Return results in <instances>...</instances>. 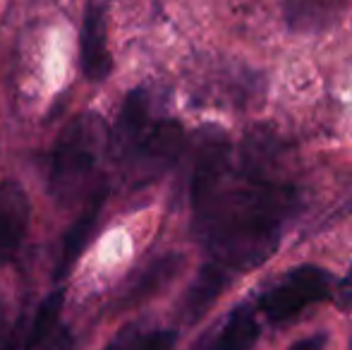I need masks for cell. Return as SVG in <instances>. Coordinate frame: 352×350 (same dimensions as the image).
I'll return each instance as SVG.
<instances>
[{"instance_id":"1","label":"cell","mask_w":352,"mask_h":350,"mask_svg":"<svg viewBox=\"0 0 352 350\" xmlns=\"http://www.w3.org/2000/svg\"><path fill=\"white\" fill-rule=\"evenodd\" d=\"M190 199L195 235L209 264L230 276L264 264L300 211L297 187L259 166L237 164L226 137H211L199 149Z\"/></svg>"},{"instance_id":"2","label":"cell","mask_w":352,"mask_h":350,"mask_svg":"<svg viewBox=\"0 0 352 350\" xmlns=\"http://www.w3.org/2000/svg\"><path fill=\"white\" fill-rule=\"evenodd\" d=\"M108 140L111 132L96 113L74 118L63 130L53 151L51 168V192L58 201L70 204L77 199L79 190L96 171L103 151H108Z\"/></svg>"},{"instance_id":"3","label":"cell","mask_w":352,"mask_h":350,"mask_svg":"<svg viewBox=\"0 0 352 350\" xmlns=\"http://www.w3.org/2000/svg\"><path fill=\"white\" fill-rule=\"evenodd\" d=\"M331 288H333V278L326 269L314 264L295 266L259 295L256 309L271 324H285L300 317L311 305L329 300Z\"/></svg>"},{"instance_id":"4","label":"cell","mask_w":352,"mask_h":350,"mask_svg":"<svg viewBox=\"0 0 352 350\" xmlns=\"http://www.w3.org/2000/svg\"><path fill=\"white\" fill-rule=\"evenodd\" d=\"M185 144V130L175 120H158L146 127L135 149L125 156L132 185H144L173 166Z\"/></svg>"},{"instance_id":"5","label":"cell","mask_w":352,"mask_h":350,"mask_svg":"<svg viewBox=\"0 0 352 350\" xmlns=\"http://www.w3.org/2000/svg\"><path fill=\"white\" fill-rule=\"evenodd\" d=\"M29 228V199L19 182L0 185V264L17 257Z\"/></svg>"},{"instance_id":"6","label":"cell","mask_w":352,"mask_h":350,"mask_svg":"<svg viewBox=\"0 0 352 350\" xmlns=\"http://www.w3.org/2000/svg\"><path fill=\"white\" fill-rule=\"evenodd\" d=\"M106 195L108 187H94L91 197L84 204L82 214L74 219V223L70 226V230L63 238V248H60V257H58V266H56V281H63L67 274L72 271V266L77 264V259L82 257L84 248L89 245V240L94 238L98 226V216H101V209L106 204Z\"/></svg>"},{"instance_id":"7","label":"cell","mask_w":352,"mask_h":350,"mask_svg":"<svg viewBox=\"0 0 352 350\" xmlns=\"http://www.w3.org/2000/svg\"><path fill=\"white\" fill-rule=\"evenodd\" d=\"M79 48H82V70L89 80L98 82L106 80L113 67L111 53H108L106 39V14L103 8L94 0L89 5L82 22V36H79Z\"/></svg>"},{"instance_id":"8","label":"cell","mask_w":352,"mask_h":350,"mask_svg":"<svg viewBox=\"0 0 352 350\" xmlns=\"http://www.w3.org/2000/svg\"><path fill=\"white\" fill-rule=\"evenodd\" d=\"M348 0H285L283 14L292 32L316 34L340 19Z\"/></svg>"},{"instance_id":"9","label":"cell","mask_w":352,"mask_h":350,"mask_svg":"<svg viewBox=\"0 0 352 350\" xmlns=\"http://www.w3.org/2000/svg\"><path fill=\"white\" fill-rule=\"evenodd\" d=\"M146 127H148V101H146V94L142 89H137L122 103L120 118L116 122V130L111 132L108 146H113L116 154H120V159H125L135 149L137 142L142 140Z\"/></svg>"},{"instance_id":"10","label":"cell","mask_w":352,"mask_h":350,"mask_svg":"<svg viewBox=\"0 0 352 350\" xmlns=\"http://www.w3.org/2000/svg\"><path fill=\"white\" fill-rule=\"evenodd\" d=\"M230 281H232V276L226 274L223 269H218L216 264L206 262L201 266L195 283L190 285L185 300H182V314H185L187 322H197L201 314H206V309L216 303L218 295L228 288Z\"/></svg>"},{"instance_id":"11","label":"cell","mask_w":352,"mask_h":350,"mask_svg":"<svg viewBox=\"0 0 352 350\" xmlns=\"http://www.w3.org/2000/svg\"><path fill=\"white\" fill-rule=\"evenodd\" d=\"M180 269H182L180 254H166V257L156 259V262L148 264L146 269H144L142 274L130 283L125 298H122V305L130 307V305H137V303H142V300L156 295L158 290L166 288V285L180 274Z\"/></svg>"},{"instance_id":"12","label":"cell","mask_w":352,"mask_h":350,"mask_svg":"<svg viewBox=\"0 0 352 350\" xmlns=\"http://www.w3.org/2000/svg\"><path fill=\"white\" fill-rule=\"evenodd\" d=\"M177 333L170 329H142L127 327L103 350H173Z\"/></svg>"},{"instance_id":"13","label":"cell","mask_w":352,"mask_h":350,"mask_svg":"<svg viewBox=\"0 0 352 350\" xmlns=\"http://www.w3.org/2000/svg\"><path fill=\"white\" fill-rule=\"evenodd\" d=\"M60 309H63V293L56 290L51 293L36 309V317H34L32 327H29L27 333V343L24 348L27 350H36L38 346L48 341V336L53 333V329L58 327V319H60Z\"/></svg>"},{"instance_id":"14","label":"cell","mask_w":352,"mask_h":350,"mask_svg":"<svg viewBox=\"0 0 352 350\" xmlns=\"http://www.w3.org/2000/svg\"><path fill=\"white\" fill-rule=\"evenodd\" d=\"M226 329H218L216 333H211V336H206V338H201L199 343H197V348L195 350H237L235 343H230L232 338L228 336V333H223Z\"/></svg>"},{"instance_id":"15","label":"cell","mask_w":352,"mask_h":350,"mask_svg":"<svg viewBox=\"0 0 352 350\" xmlns=\"http://www.w3.org/2000/svg\"><path fill=\"white\" fill-rule=\"evenodd\" d=\"M326 343H329L326 333H311V336H305L292 343L290 350H326Z\"/></svg>"},{"instance_id":"16","label":"cell","mask_w":352,"mask_h":350,"mask_svg":"<svg viewBox=\"0 0 352 350\" xmlns=\"http://www.w3.org/2000/svg\"><path fill=\"white\" fill-rule=\"evenodd\" d=\"M10 329H8V312H5V307L0 305V348H3V343L10 338Z\"/></svg>"},{"instance_id":"17","label":"cell","mask_w":352,"mask_h":350,"mask_svg":"<svg viewBox=\"0 0 352 350\" xmlns=\"http://www.w3.org/2000/svg\"><path fill=\"white\" fill-rule=\"evenodd\" d=\"M348 350H352V341H350V348H348Z\"/></svg>"}]
</instances>
